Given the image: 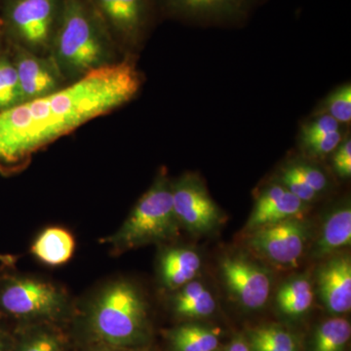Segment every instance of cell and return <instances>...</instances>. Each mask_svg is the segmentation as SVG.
<instances>
[{"instance_id": "obj_27", "label": "cell", "mask_w": 351, "mask_h": 351, "mask_svg": "<svg viewBox=\"0 0 351 351\" xmlns=\"http://www.w3.org/2000/svg\"><path fill=\"white\" fill-rule=\"evenodd\" d=\"M341 130V124L328 114H316L313 120L302 125L301 129L302 145L311 142L314 138L329 135Z\"/></svg>"}, {"instance_id": "obj_14", "label": "cell", "mask_w": 351, "mask_h": 351, "mask_svg": "<svg viewBox=\"0 0 351 351\" xmlns=\"http://www.w3.org/2000/svg\"><path fill=\"white\" fill-rule=\"evenodd\" d=\"M201 267V258L189 248H172L160 258V274L163 283L171 290L184 287L191 282Z\"/></svg>"}, {"instance_id": "obj_15", "label": "cell", "mask_w": 351, "mask_h": 351, "mask_svg": "<svg viewBox=\"0 0 351 351\" xmlns=\"http://www.w3.org/2000/svg\"><path fill=\"white\" fill-rule=\"evenodd\" d=\"M351 243V208L346 202L328 216L317 243L314 247L316 258L326 257Z\"/></svg>"}, {"instance_id": "obj_24", "label": "cell", "mask_w": 351, "mask_h": 351, "mask_svg": "<svg viewBox=\"0 0 351 351\" xmlns=\"http://www.w3.org/2000/svg\"><path fill=\"white\" fill-rule=\"evenodd\" d=\"M250 343H258L283 351H299L294 335L278 327H261L254 330L250 334Z\"/></svg>"}, {"instance_id": "obj_17", "label": "cell", "mask_w": 351, "mask_h": 351, "mask_svg": "<svg viewBox=\"0 0 351 351\" xmlns=\"http://www.w3.org/2000/svg\"><path fill=\"white\" fill-rule=\"evenodd\" d=\"M176 313L184 317L202 318L214 313L216 302L213 295L197 281H191L176 295Z\"/></svg>"}, {"instance_id": "obj_33", "label": "cell", "mask_w": 351, "mask_h": 351, "mask_svg": "<svg viewBox=\"0 0 351 351\" xmlns=\"http://www.w3.org/2000/svg\"><path fill=\"white\" fill-rule=\"evenodd\" d=\"M100 351H126V350H124V348H104V350H101ZM136 351H147V350H136Z\"/></svg>"}, {"instance_id": "obj_7", "label": "cell", "mask_w": 351, "mask_h": 351, "mask_svg": "<svg viewBox=\"0 0 351 351\" xmlns=\"http://www.w3.org/2000/svg\"><path fill=\"white\" fill-rule=\"evenodd\" d=\"M171 189L176 217L189 232L196 234L213 232L221 223V210L197 176H182L171 182Z\"/></svg>"}, {"instance_id": "obj_10", "label": "cell", "mask_w": 351, "mask_h": 351, "mask_svg": "<svg viewBox=\"0 0 351 351\" xmlns=\"http://www.w3.org/2000/svg\"><path fill=\"white\" fill-rule=\"evenodd\" d=\"M14 64L17 69L23 103L41 98L62 88L63 75L54 61L25 50L19 53Z\"/></svg>"}, {"instance_id": "obj_2", "label": "cell", "mask_w": 351, "mask_h": 351, "mask_svg": "<svg viewBox=\"0 0 351 351\" xmlns=\"http://www.w3.org/2000/svg\"><path fill=\"white\" fill-rule=\"evenodd\" d=\"M58 21L51 45L62 75L80 78L110 64L100 25L83 0H64Z\"/></svg>"}, {"instance_id": "obj_1", "label": "cell", "mask_w": 351, "mask_h": 351, "mask_svg": "<svg viewBox=\"0 0 351 351\" xmlns=\"http://www.w3.org/2000/svg\"><path fill=\"white\" fill-rule=\"evenodd\" d=\"M143 84L129 60L89 71L69 86L0 112V173L29 165L46 145L130 101Z\"/></svg>"}, {"instance_id": "obj_25", "label": "cell", "mask_w": 351, "mask_h": 351, "mask_svg": "<svg viewBox=\"0 0 351 351\" xmlns=\"http://www.w3.org/2000/svg\"><path fill=\"white\" fill-rule=\"evenodd\" d=\"M16 351H64V341L55 332L40 330L25 337Z\"/></svg>"}, {"instance_id": "obj_21", "label": "cell", "mask_w": 351, "mask_h": 351, "mask_svg": "<svg viewBox=\"0 0 351 351\" xmlns=\"http://www.w3.org/2000/svg\"><path fill=\"white\" fill-rule=\"evenodd\" d=\"M182 12L195 17H221L237 12L244 0H172Z\"/></svg>"}, {"instance_id": "obj_22", "label": "cell", "mask_w": 351, "mask_h": 351, "mask_svg": "<svg viewBox=\"0 0 351 351\" xmlns=\"http://www.w3.org/2000/svg\"><path fill=\"white\" fill-rule=\"evenodd\" d=\"M23 103L17 69L13 62L0 58V112Z\"/></svg>"}, {"instance_id": "obj_23", "label": "cell", "mask_w": 351, "mask_h": 351, "mask_svg": "<svg viewBox=\"0 0 351 351\" xmlns=\"http://www.w3.org/2000/svg\"><path fill=\"white\" fill-rule=\"evenodd\" d=\"M316 114H328L339 124L351 121V86L350 83L341 85L325 99Z\"/></svg>"}, {"instance_id": "obj_12", "label": "cell", "mask_w": 351, "mask_h": 351, "mask_svg": "<svg viewBox=\"0 0 351 351\" xmlns=\"http://www.w3.org/2000/svg\"><path fill=\"white\" fill-rule=\"evenodd\" d=\"M99 12L115 34L135 41L143 31L147 0H94Z\"/></svg>"}, {"instance_id": "obj_3", "label": "cell", "mask_w": 351, "mask_h": 351, "mask_svg": "<svg viewBox=\"0 0 351 351\" xmlns=\"http://www.w3.org/2000/svg\"><path fill=\"white\" fill-rule=\"evenodd\" d=\"M89 327L108 348L140 345L147 331V304L140 291L125 281L110 284L92 306Z\"/></svg>"}, {"instance_id": "obj_8", "label": "cell", "mask_w": 351, "mask_h": 351, "mask_svg": "<svg viewBox=\"0 0 351 351\" xmlns=\"http://www.w3.org/2000/svg\"><path fill=\"white\" fill-rule=\"evenodd\" d=\"M308 228L301 219H291L252 230L247 244L270 262L295 267L304 253Z\"/></svg>"}, {"instance_id": "obj_30", "label": "cell", "mask_w": 351, "mask_h": 351, "mask_svg": "<svg viewBox=\"0 0 351 351\" xmlns=\"http://www.w3.org/2000/svg\"><path fill=\"white\" fill-rule=\"evenodd\" d=\"M332 165L337 174L341 178H350L351 175V141L345 138L334 152Z\"/></svg>"}, {"instance_id": "obj_28", "label": "cell", "mask_w": 351, "mask_h": 351, "mask_svg": "<svg viewBox=\"0 0 351 351\" xmlns=\"http://www.w3.org/2000/svg\"><path fill=\"white\" fill-rule=\"evenodd\" d=\"M343 141V131L339 130L323 137L314 138L311 142L302 145V147L311 156L324 157L336 151Z\"/></svg>"}, {"instance_id": "obj_29", "label": "cell", "mask_w": 351, "mask_h": 351, "mask_svg": "<svg viewBox=\"0 0 351 351\" xmlns=\"http://www.w3.org/2000/svg\"><path fill=\"white\" fill-rule=\"evenodd\" d=\"M295 169L298 171L304 181L316 193L325 191L328 186V179L325 173L319 168L306 162H293Z\"/></svg>"}, {"instance_id": "obj_26", "label": "cell", "mask_w": 351, "mask_h": 351, "mask_svg": "<svg viewBox=\"0 0 351 351\" xmlns=\"http://www.w3.org/2000/svg\"><path fill=\"white\" fill-rule=\"evenodd\" d=\"M279 181L284 188L297 196L299 199L304 201V203L311 202L317 196V193L307 186L301 175L295 169L293 163L289 164L283 168L280 173V177H279Z\"/></svg>"}, {"instance_id": "obj_19", "label": "cell", "mask_w": 351, "mask_h": 351, "mask_svg": "<svg viewBox=\"0 0 351 351\" xmlns=\"http://www.w3.org/2000/svg\"><path fill=\"white\" fill-rule=\"evenodd\" d=\"M304 212L306 203L286 189L285 193L263 213L257 218L249 219L246 228L252 232L261 226L271 225L286 219H301Z\"/></svg>"}, {"instance_id": "obj_18", "label": "cell", "mask_w": 351, "mask_h": 351, "mask_svg": "<svg viewBox=\"0 0 351 351\" xmlns=\"http://www.w3.org/2000/svg\"><path fill=\"white\" fill-rule=\"evenodd\" d=\"M169 338L174 351H215L219 346L218 334L198 324L182 325Z\"/></svg>"}, {"instance_id": "obj_11", "label": "cell", "mask_w": 351, "mask_h": 351, "mask_svg": "<svg viewBox=\"0 0 351 351\" xmlns=\"http://www.w3.org/2000/svg\"><path fill=\"white\" fill-rule=\"evenodd\" d=\"M321 300L332 314L348 313L351 308V260L337 256L328 261L318 272Z\"/></svg>"}, {"instance_id": "obj_6", "label": "cell", "mask_w": 351, "mask_h": 351, "mask_svg": "<svg viewBox=\"0 0 351 351\" xmlns=\"http://www.w3.org/2000/svg\"><path fill=\"white\" fill-rule=\"evenodd\" d=\"M59 14L58 0H12L7 18L27 50L40 52L52 44Z\"/></svg>"}, {"instance_id": "obj_13", "label": "cell", "mask_w": 351, "mask_h": 351, "mask_svg": "<svg viewBox=\"0 0 351 351\" xmlns=\"http://www.w3.org/2000/svg\"><path fill=\"white\" fill-rule=\"evenodd\" d=\"M75 240L66 228L51 226L34 240L31 251L39 262L50 267L64 265L75 253Z\"/></svg>"}, {"instance_id": "obj_20", "label": "cell", "mask_w": 351, "mask_h": 351, "mask_svg": "<svg viewBox=\"0 0 351 351\" xmlns=\"http://www.w3.org/2000/svg\"><path fill=\"white\" fill-rule=\"evenodd\" d=\"M350 336V321L341 317L332 318L316 330L313 351H345Z\"/></svg>"}, {"instance_id": "obj_16", "label": "cell", "mask_w": 351, "mask_h": 351, "mask_svg": "<svg viewBox=\"0 0 351 351\" xmlns=\"http://www.w3.org/2000/svg\"><path fill=\"white\" fill-rule=\"evenodd\" d=\"M313 302V288L306 276L295 277L284 283L276 295V302L281 313L291 317L306 313Z\"/></svg>"}, {"instance_id": "obj_31", "label": "cell", "mask_w": 351, "mask_h": 351, "mask_svg": "<svg viewBox=\"0 0 351 351\" xmlns=\"http://www.w3.org/2000/svg\"><path fill=\"white\" fill-rule=\"evenodd\" d=\"M226 351H251L250 346L244 341L243 339L237 338L226 348Z\"/></svg>"}, {"instance_id": "obj_4", "label": "cell", "mask_w": 351, "mask_h": 351, "mask_svg": "<svg viewBox=\"0 0 351 351\" xmlns=\"http://www.w3.org/2000/svg\"><path fill=\"white\" fill-rule=\"evenodd\" d=\"M180 226L173 207L171 182L161 173L138 201L121 228L105 242L115 253H123L175 239L179 235Z\"/></svg>"}, {"instance_id": "obj_5", "label": "cell", "mask_w": 351, "mask_h": 351, "mask_svg": "<svg viewBox=\"0 0 351 351\" xmlns=\"http://www.w3.org/2000/svg\"><path fill=\"white\" fill-rule=\"evenodd\" d=\"M66 295L54 284L32 277H11L0 287V308L22 319H52L66 308Z\"/></svg>"}, {"instance_id": "obj_32", "label": "cell", "mask_w": 351, "mask_h": 351, "mask_svg": "<svg viewBox=\"0 0 351 351\" xmlns=\"http://www.w3.org/2000/svg\"><path fill=\"white\" fill-rule=\"evenodd\" d=\"M0 351H8V346L2 335H0Z\"/></svg>"}, {"instance_id": "obj_9", "label": "cell", "mask_w": 351, "mask_h": 351, "mask_svg": "<svg viewBox=\"0 0 351 351\" xmlns=\"http://www.w3.org/2000/svg\"><path fill=\"white\" fill-rule=\"evenodd\" d=\"M221 269L228 290L242 306L248 309L265 306L271 288L267 270L241 257L223 258Z\"/></svg>"}]
</instances>
